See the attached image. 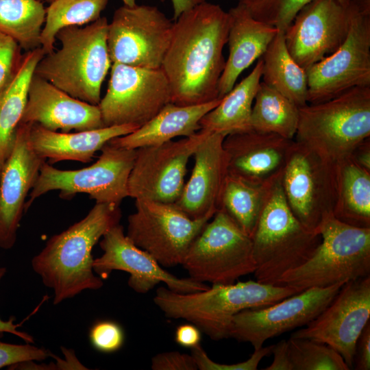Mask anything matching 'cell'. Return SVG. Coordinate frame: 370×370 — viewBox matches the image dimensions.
<instances>
[{"label": "cell", "instance_id": "cell-1", "mask_svg": "<svg viewBox=\"0 0 370 370\" xmlns=\"http://www.w3.org/2000/svg\"><path fill=\"white\" fill-rule=\"evenodd\" d=\"M173 23L161 69L171 88V103L191 106L219 97V82L225 60L228 12L204 1L182 13Z\"/></svg>", "mask_w": 370, "mask_h": 370}, {"label": "cell", "instance_id": "cell-2", "mask_svg": "<svg viewBox=\"0 0 370 370\" xmlns=\"http://www.w3.org/2000/svg\"><path fill=\"white\" fill-rule=\"evenodd\" d=\"M119 206L96 203L84 219L51 236L32 258L33 270L53 291L54 304L103 286V280L93 271L92 250L109 229L120 223Z\"/></svg>", "mask_w": 370, "mask_h": 370}, {"label": "cell", "instance_id": "cell-3", "mask_svg": "<svg viewBox=\"0 0 370 370\" xmlns=\"http://www.w3.org/2000/svg\"><path fill=\"white\" fill-rule=\"evenodd\" d=\"M301 291L286 285L249 280L212 284L203 291L177 293L160 286L153 301L169 319H184L213 341L229 338L233 318L241 311L273 304Z\"/></svg>", "mask_w": 370, "mask_h": 370}, {"label": "cell", "instance_id": "cell-4", "mask_svg": "<svg viewBox=\"0 0 370 370\" xmlns=\"http://www.w3.org/2000/svg\"><path fill=\"white\" fill-rule=\"evenodd\" d=\"M106 17L80 28L69 26L56 35L61 43L56 51L45 54L34 75L70 96L92 105L101 101V88L111 66Z\"/></svg>", "mask_w": 370, "mask_h": 370}, {"label": "cell", "instance_id": "cell-5", "mask_svg": "<svg viewBox=\"0 0 370 370\" xmlns=\"http://www.w3.org/2000/svg\"><path fill=\"white\" fill-rule=\"evenodd\" d=\"M270 184L251 236L256 281L279 285L281 277L312 255L321 241L319 232L304 225L291 210L281 183Z\"/></svg>", "mask_w": 370, "mask_h": 370}, {"label": "cell", "instance_id": "cell-6", "mask_svg": "<svg viewBox=\"0 0 370 370\" xmlns=\"http://www.w3.org/2000/svg\"><path fill=\"white\" fill-rule=\"evenodd\" d=\"M370 137V86L352 88L328 101L299 108L295 140L334 163L349 157Z\"/></svg>", "mask_w": 370, "mask_h": 370}, {"label": "cell", "instance_id": "cell-7", "mask_svg": "<svg viewBox=\"0 0 370 370\" xmlns=\"http://www.w3.org/2000/svg\"><path fill=\"white\" fill-rule=\"evenodd\" d=\"M318 231L321 241L312 255L285 273L279 285L302 291L370 275V227L346 224L332 214L324 219Z\"/></svg>", "mask_w": 370, "mask_h": 370}, {"label": "cell", "instance_id": "cell-8", "mask_svg": "<svg viewBox=\"0 0 370 370\" xmlns=\"http://www.w3.org/2000/svg\"><path fill=\"white\" fill-rule=\"evenodd\" d=\"M181 265L194 280L234 284L256 269L251 237L220 209L193 240Z\"/></svg>", "mask_w": 370, "mask_h": 370}, {"label": "cell", "instance_id": "cell-9", "mask_svg": "<svg viewBox=\"0 0 370 370\" xmlns=\"http://www.w3.org/2000/svg\"><path fill=\"white\" fill-rule=\"evenodd\" d=\"M101 151L94 164L78 170H60L45 161L29 194L25 210L35 199L52 190H60V197L63 199L72 198L77 193H86L96 203L120 206L129 197L128 180L136 149L108 143Z\"/></svg>", "mask_w": 370, "mask_h": 370}, {"label": "cell", "instance_id": "cell-10", "mask_svg": "<svg viewBox=\"0 0 370 370\" xmlns=\"http://www.w3.org/2000/svg\"><path fill=\"white\" fill-rule=\"evenodd\" d=\"M281 183L295 217L310 230L319 232L324 219L333 214L337 196L336 163L293 140Z\"/></svg>", "mask_w": 370, "mask_h": 370}, {"label": "cell", "instance_id": "cell-11", "mask_svg": "<svg viewBox=\"0 0 370 370\" xmlns=\"http://www.w3.org/2000/svg\"><path fill=\"white\" fill-rule=\"evenodd\" d=\"M126 236L164 267L182 264L196 236L210 220L193 219L175 204L135 199Z\"/></svg>", "mask_w": 370, "mask_h": 370}, {"label": "cell", "instance_id": "cell-12", "mask_svg": "<svg viewBox=\"0 0 370 370\" xmlns=\"http://www.w3.org/2000/svg\"><path fill=\"white\" fill-rule=\"evenodd\" d=\"M112 64L106 93L98 104L105 127H140L171 102V88L161 69Z\"/></svg>", "mask_w": 370, "mask_h": 370}, {"label": "cell", "instance_id": "cell-13", "mask_svg": "<svg viewBox=\"0 0 370 370\" xmlns=\"http://www.w3.org/2000/svg\"><path fill=\"white\" fill-rule=\"evenodd\" d=\"M172 27L171 21L156 6L124 5L119 8L108 29L112 63L160 69Z\"/></svg>", "mask_w": 370, "mask_h": 370}, {"label": "cell", "instance_id": "cell-14", "mask_svg": "<svg viewBox=\"0 0 370 370\" xmlns=\"http://www.w3.org/2000/svg\"><path fill=\"white\" fill-rule=\"evenodd\" d=\"M346 38L307 71L308 103L328 101L357 86H370V14L353 4Z\"/></svg>", "mask_w": 370, "mask_h": 370}, {"label": "cell", "instance_id": "cell-15", "mask_svg": "<svg viewBox=\"0 0 370 370\" xmlns=\"http://www.w3.org/2000/svg\"><path fill=\"white\" fill-rule=\"evenodd\" d=\"M206 131L161 145L136 149L128 180L129 197L162 203H175L185 184L188 160Z\"/></svg>", "mask_w": 370, "mask_h": 370}, {"label": "cell", "instance_id": "cell-16", "mask_svg": "<svg viewBox=\"0 0 370 370\" xmlns=\"http://www.w3.org/2000/svg\"><path fill=\"white\" fill-rule=\"evenodd\" d=\"M344 284L307 288L273 304L243 310L233 318L229 338L249 343L258 349L268 339L309 323Z\"/></svg>", "mask_w": 370, "mask_h": 370}, {"label": "cell", "instance_id": "cell-17", "mask_svg": "<svg viewBox=\"0 0 370 370\" xmlns=\"http://www.w3.org/2000/svg\"><path fill=\"white\" fill-rule=\"evenodd\" d=\"M370 318V275L345 282L325 309L291 337L323 343L353 368L357 339Z\"/></svg>", "mask_w": 370, "mask_h": 370}, {"label": "cell", "instance_id": "cell-18", "mask_svg": "<svg viewBox=\"0 0 370 370\" xmlns=\"http://www.w3.org/2000/svg\"><path fill=\"white\" fill-rule=\"evenodd\" d=\"M352 6L338 0H312L284 31L287 49L306 71L334 53L347 35Z\"/></svg>", "mask_w": 370, "mask_h": 370}, {"label": "cell", "instance_id": "cell-19", "mask_svg": "<svg viewBox=\"0 0 370 370\" xmlns=\"http://www.w3.org/2000/svg\"><path fill=\"white\" fill-rule=\"evenodd\" d=\"M99 245L103 253L94 259L92 268L103 280L112 271L118 270L130 274L128 286L138 293H147L160 283L173 291L182 293L209 288L206 283L190 277L179 278L164 269L151 255L132 242L120 223L103 235Z\"/></svg>", "mask_w": 370, "mask_h": 370}, {"label": "cell", "instance_id": "cell-20", "mask_svg": "<svg viewBox=\"0 0 370 370\" xmlns=\"http://www.w3.org/2000/svg\"><path fill=\"white\" fill-rule=\"evenodd\" d=\"M30 123H20L14 148L0 172V247L12 248L24 212L26 198L45 160L33 149Z\"/></svg>", "mask_w": 370, "mask_h": 370}, {"label": "cell", "instance_id": "cell-21", "mask_svg": "<svg viewBox=\"0 0 370 370\" xmlns=\"http://www.w3.org/2000/svg\"><path fill=\"white\" fill-rule=\"evenodd\" d=\"M225 137V134L206 131L192 156L194 165L191 175L174 204L193 219H211L221 209L228 174L223 146Z\"/></svg>", "mask_w": 370, "mask_h": 370}, {"label": "cell", "instance_id": "cell-22", "mask_svg": "<svg viewBox=\"0 0 370 370\" xmlns=\"http://www.w3.org/2000/svg\"><path fill=\"white\" fill-rule=\"evenodd\" d=\"M294 139L251 129L224 138L229 175L256 185L280 176Z\"/></svg>", "mask_w": 370, "mask_h": 370}, {"label": "cell", "instance_id": "cell-23", "mask_svg": "<svg viewBox=\"0 0 370 370\" xmlns=\"http://www.w3.org/2000/svg\"><path fill=\"white\" fill-rule=\"evenodd\" d=\"M20 123H37L49 130H60L64 133L105 127L98 105L74 98L34 74Z\"/></svg>", "mask_w": 370, "mask_h": 370}, {"label": "cell", "instance_id": "cell-24", "mask_svg": "<svg viewBox=\"0 0 370 370\" xmlns=\"http://www.w3.org/2000/svg\"><path fill=\"white\" fill-rule=\"evenodd\" d=\"M229 55L219 82V97L223 98L235 86L241 73L260 58L278 29L254 18L241 4L228 11Z\"/></svg>", "mask_w": 370, "mask_h": 370}, {"label": "cell", "instance_id": "cell-25", "mask_svg": "<svg viewBox=\"0 0 370 370\" xmlns=\"http://www.w3.org/2000/svg\"><path fill=\"white\" fill-rule=\"evenodd\" d=\"M138 127L136 125L126 124L64 133L30 123L29 140L36 153L45 160L47 158L50 164L62 160L86 163L90 162L95 152L110 140L132 133Z\"/></svg>", "mask_w": 370, "mask_h": 370}, {"label": "cell", "instance_id": "cell-26", "mask_svg": "<svg viewBox=\"0 0 370 370\" xmlns=\"http://www.w3.org/2000/svg\"><path fill=\"white\" fill-rule=\"evenodd\" d=\"M221 99L217 98L210 102L191 106H178L170 102L133 132L113 138L108 143L136 149L161 145L178 136H190L201 130L200 120Z\"/></svg>", "mask_w": 370, "mask_h": 370}, {"label": "cell", "instance_id": "cell-27", "mask_svg": "<svg viewBox=\"0 0 370 370\" xmlns=\"http://www.w3.org/2000/svg\"><path fill=\"white\" fill-rule=\"evenodd\" d=\"M45 54L41 47L23 54L16 73L0 92V172L14 148L17 128L27 101L29 83Z\"/></svg>", "mask_w": 370, "mask_h": 370}, {"label": "cell", "instance_id": "cell-28", "mask_svg": "<svg viewBox=\"0 0 370 370\" xmlns=\"http://www.w3.org/2000/svg\"><path fill=\"white\" fill-rule=\"evenodd\" d=\"M262 75L260 58L251 73L200 120L201 130L225 136L251 129V114Z\"/></svg>", "mask_w": 370, "mask_h": 370}, {"label": "cell", "instance_id": "cell-29", "mask_svg": "<svg viewBox=\"0 0 370 370\" xmlns=\"http://www.w3.org/2000/svg\"><path fill=\"white\" fill-rule=\"evenodd\" d=\"M337 196L333 210L338 221L370 227V171L349 157L336 163Z\"/></svg>", "mask_w": 370, "mask_h": 370}, {"label": "cell", "instance_id": "cell-30", "mask_svg": "<svg viewBox=\"0 0 370 370\" xmlns=\"http://www.w3.org/2000/svg\"><path fill=\"white\" fill-rule=\"evenodd\" d=\"M284 34L278 29L260 58L262 82L301 108L308 104L307 73L290 55Z\"/></svg>", "mask_w": 370, "mask_h": 370}, {"label": "cell", "instance_id": "cell-31", "mask_svg": "<svg viewBox=\"0 0 370 370\" xmlns=\"http://www.w3.org/2000/svg\"><path fill=\"white\" fill-rule=\"evenodd\" d=\"M299 108L281 93L260 82L252 106L251 129L293 140L298 126Z\"/></svg>", "mask_w": 370, "mask_h": 370}, {"label": "cell", "instance_id": "cell-32", "mask_svg": "<svg viewBox=\"0 0 370 370\" xmlns=\"http://www.w3.org/2000/svg\"><path fill=\"white\" fill-rule=\"evenodd\" d=\"M46 8L38 0H0V32L27 51L40 47Z\"/></svg>", "mask_w": 370, "mask_h": 370}, {"label": "cell", "instance_id": "cell-33", "mask_svg": "<svg viewBox=\"0 0 370 370\" xmlns=\"http://www.w3.org/2000/svg\"><path fill=\"white\" fill-rule=\"evenodd\" d=\"M273 180L263 185H256L231 175H227L221 197V209L251 237L254 232L269 186Z\"/></svg>", "mask_w": 370, "mask_h": 370}, {"label": "cell", "instance_id": "cell-34", "mask_svg": "<svg viewBox=\"0 0 370 370\" xmlns=\"http://www.w3.org/2000/svg\"><path fill=\"white\" fill-rule=\"evenodd\" d=\"M109 0H56L46 8L40 47L45 54L53 51L56 34L62 28L91 23L101 16Z\"/></svg>", "mask_w": 370, "mask_h": 370}, {"label": "cell", "instance_id": "cell-35", "mask_svg": "<svg viewBox=\"0 0 370 370\" xmlns=\"http://www.w3.org/2000/svg\"><path fill=\"white\" fill-rule=\"evenodd\" d=\"M287 349L293 370H349L341 354L323 343L290 337Z\"/></svg>", "mask_w": 370, "mask_h": 370}, {"label": "cell", "instance_id": "cell-36", "mask_svg": "<svg viewBox=\"0 0 370 370\" xmlns=\"http://www.w3.org/2000/svg\"><path fill=\"white\" fill-rule=\"evenodd\" d=\"M312 0H238L251 16L261 22L285 31L298 12ZM347 6L349 0H338Z\"/></svg>", "mask_w": 370, "mask_h": 370}, {"label": "cell", "instance_id": "cell-37", "mask_svg": "<svg viewBox=\"0 0 370 370\" xmlns=\"http://www.w3.org/2000/svg\"><path fill=\"white\" fill-rule=\"evenodd\" d=\"M89 339L92 347L103 353L119 350L124 344L125 334L116 322L102 320L96 322L90 328Z\"/></svg>", "mask_w": 370, "mask_h": 370}, {"label": "cell", "instance_id": "cell-38", "mask_svg": "<svg viewBox=\"0 0 370 370\" xmlns=\"http://www.w3.org/2000/svg\"><path fill=\"white\" fill-rule=\"evenodd\" d=\"M273 345L254 349L247 360L236 364H221L211 360L200 345L191 349L197 369L199 370H256L262 359L272 352Z\"/></svg>", "mask_w": 370, "mask_h": 370}, {"label": "cell", "instance_id": "cell-39", "mask_svg": "<svg viewBox=\"0 0 370 370\" xmlns=\"http://www.w3.org/2000/svg\"><path fill=\"white\" fill-rule=\"evenodd\" d=\"M32 344L16 345L0 341V369L27 361H42L52 355L46 349Z\"/></svg>", "mask_w": 370, "mask_h": 370}, {"label": "cell", "instance_id": "cell-40", "mask_svg": "<svg viewBox=\"0 0 370 370\" xmlns=\"http://www.w3.org/2000/svg\"><path fill=\"white\" fill-rule=\"evenodd\" d=\"M21 50L14 39L0 32V92L18 71L23 56Z\"/></svg>", "mask_w": 370, "mask_h": 370}, {"label": "cell", "instance_id": "cell-41", "mask_svg": "<svg viewBox=\"0 0 370 370\" xmlns=\"http://www.w3.org/2000/svg\"><path fill=\"white\" fill-rule=\"evenodd\" d=\"M152 370H197V365L191 354L177 351L157 354L151 361Z\"/></svg>", "mask_w": 370, "mask_h": 370}, {"label": "cell", "instance_id": "cell-42", "mask_svg": "<svg viewBox=\"0 0 370 370\" xmlns=\"http://www.w3.org/2000/svg\"><path fill=\"white\" fill-rule=\"evenodd\" d=\"M353 367L356 370L370 369V321L357 339Z\"/></svg>", "mask_w": 370, "mask_h": 370}, {"label": "cell", "instance_id": "cell-43", "mask_svg": "<svg viewBox=\"0 0 370 370\" xmlns=\"http://www.w3.org/2000/svg\"><path fill=\"white\" fill-rule=\"evenodd\" d=\"M201 330L193 323L179 325L175 332V341L182 347L192 349L199 345L201 339Z\"/></svg>", "mask_w": 370, "mask_h": 370}, {"label": "cell", "instance_id": "cell-44", "mask_svg": "<svg viewBox=\"0 0 370 370\" xmlns=\"http://www.w3.org/2000/svg\"><path fill=\"white\" fill-rule=\"evenodd\" d=\"M271 354H273V362L264 370H293L286 341L282 340L273 345Z\"/></svg>", "mask_w": 370, "mask_h": 370}, {"label": "cell", "instance_id": "cell-45", "mask_svg": "<svg viewBox=\"0 0 370 370\" xmlns=\"http://www.w3.org/2000/svg\"><path fill=\"white\" fill-rule=\"evenodd\" d=\"M6 273V269L5 267H0V281ZM15 319L10 318L8 321H3L0 317V336L3 333H10L14 334L28 343H34V338L29 334L20 331L18 328L20 327L19 324L14 323Z\"/></svg>", "mask_w": 370, "mask_h": 370}, {"label": "cell", "instance_id": "cell-46", "mask_svg": "<svg viewBox=\"0 0 370 370\" xmlns=\"http://www.w3.org/2000/svg\"><path fill=\"white\" fill-rule=\"evenodd\" d=\"M349 158L357 164L370 171V137L360 143L354 149Z\"/></svg>", "mask_w": 370, "mask_h": 370}, {"label": "cell", "instance_id": "cell-47", "mask_svg": "<svg viewBox=\"0 0 370 370\" xmlns=\"http://www.w3.org/2000/svg\"><path fill=\"white\" fill-rule=\"evenodd\" d=\"M205 1L206 0H171L173 9L174 20H176L182 13L193 8L197 4Z\"/></svg>", "mask_w": 370, "mask_h": 370}, {"label": "cell", "instance_id": "cell-48", "mask_svg": "<svg viewBox=\"0 0 370 370\" xmlns=\"http://www.w3.org/2000/svg\"><path fill=\"white\" fill-rule=\"evenodd\" d=\"M360 12L370 14V0H349Z\"/></svg>", "mask_w": 370, "mask_h": 370}, {"label": "cell", "instance_id": "cell-49", "mask_svg": "<svg viewBox=\"0 0 370 370\" xmlns=\"http://www.w3.org/2000/svg\"><path fill=\"white\" fill-rule=\"evenodd\" d=\"M124 3V5L133 7L136 5V0H122Z\"/></svg>", "mask_w": 370, "mask_h": 370}, {"label": "cell", "instance_id": "cell-50", "mask_svg": "<svg viewBox=\"0 0 370 370\" xmlns=\"http://www.w3.org/2000/svg\"><path fill=\"white\" fill-rule=\"evenodd\" d=\"M38 1H47L49 3H51V2H53V1H54L56 0H38Z\"/></svg>", "mask_w": 370, "mask_h": 370}]
</instances>
